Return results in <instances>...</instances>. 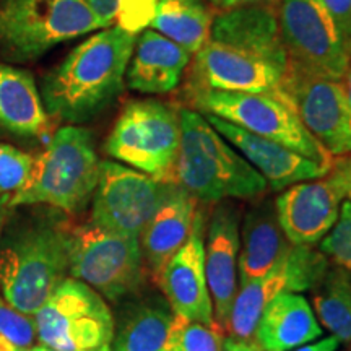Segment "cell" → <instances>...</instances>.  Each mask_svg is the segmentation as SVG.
<instances>
[{"instance_id":"1","label":"cell","mask_w":351,"mask_h":351,"mask_svg":"<svg viewBox=\"0 0 351 351\" xmlns=\"http://www.w3.org/2000/svg\"><path fill=\"white\" fill-rule=\"evenodd\" d=\"M137 34L108 26L78 44L46 73L41 98L49 116L70 125L91 121L122 93Z\"/></svg>"},{"instance_id":"2","label":"cell","mask_w":351,"mask_h":351,"mask_svg":"<svg viewBox=\"0 0 351 351\" xmlns=\"http://www.w3.org/2000/svg\"><path fill=\"white\" fill-rule=\"evenodd\" d=\"M181 147L176 163V184L205 204L228 199H256L267 181L207 117L192 109L179 111Z\"/></svg>"},{"instance_id":"3","label":"cell","mask_w":351,"mask_h":351,"mask_svg":"<svg viewBox=\"0 0 351 351\" xmlns=\"http://www.w3.org/2000/svg\"><path fill=\"white\" fill-rule=\"evenodd\" d=\"M99 168L90 132L78 125H65L34 160L28 186L7 207L49 205L67 213L80 212L95 194Z\"/></svg>"},{"instance_id":"4","label":"cell","mask_w":351,"mask_h":351,"mask_svg":"<svg viewBox=\"0 0 351 351\" xmlns=\"http://www.w3.org/2000/svg\"><path fill=\"white\" fill-rule=\"evenodd\" d=\"M67 270L69 230L32 226L0 251V291L8 304L33 317Z\"/></svg>"},{"instance_id":"5","label":"cell","mask_w":351,"mask_h":351,"mask_svg":"<svg viewBox=\"0 0 351 351\" xmlns=\"http://www.w3.org/2000/svg\"><path fill=\"white\" fill-rule=\"evenodd\" d=\"M99 28L83 0H0V56L8 60H34Z\"/></svg>"},{"instance_id":"6","label":"cell","mask_w":351,"mask_h":351,"mask_svg":"<svg viewBox=\"0 0 351 351\" xmlns=\"http://www.w3.org/2000/svg\"><path fill=\"white\" fill-rule=\"evenodd\" d=\"M181 147L179 112L155 99L130 101L117 117L104 150L119 163L165 184L176 182Z\"/></svg>"},{"instance_id":"7","label":"cell","mask_w":351,"mask_h":351,"mask_svg":"<svg viewBox=\"0 0 351 351\" xmlns=\"http://www.w3.org/2000/svg\"><path fill=\"white\" fill-rule=\"evenodd\" d=\"M36 337L57 351H109L112 313L99 293L77 278H64L33 315Z\"/></svg>"},{"instance_id":"8","label":"cell","mask_w":351,"mask_h":351,"mask_svg":"<svg viewBox=\"0 0 351 351\" xmlns=\"http://www.w3.org/2000/svg\"><path fill=\"white\" fill-rule=\"evenodd\" d=\"M197 106L258 137L274 140L300 155L332 166L333 155L302 124L291 99L271 95L197 91Z\"/></svg>"},{"instance_id":"9","label":"cell","mask_w":351,"mask_h":351,"mask_svg":"<svg viewBox=\"0 0 351 351\" xmlns=\"http://www.w3.org/2000/svg\"><path fill=\"white\" fill-rule=\"evenodd\" d=\"M69 270L101 296L121 300L137 291L143 282L140 239L116 234L93 223L69 230Z\"/></svg>"},{"instance_id":"10","label":"cell","mask_w":351,"mask_h":351,"mask_svg":"<svg viewBox=\"0 0 351 351\" xmlns=\"http://www.w3.org/2000/svg\"><path fill=\"white\" fill-rule=\"evenodd\" d=\"M166 189L168 184L119 161H101L91 223L116 234L140 239Z\"/></svg>"},{"instance_id":"11","label":"cell","mask_w":351,"mask_h":351,"mask_svg":"<svg viewBox=\"0 0 351 351\" xmlns=\"http://www.w3.org/2000/svg\"><path fill=\"white\" fill-rule=\"evenodd\" d=\"M278 23L289 64L333 80L345 77L351 57L320 0H282Z\"/></svg>"},{"instance_id":"12","label":"cell","mask_w":351,"mask_h":351,"mask_svg":"<svg viewBox=\"0 0 351 351\" xmlns=\"http://www.w3.org/2000/svg\"><path fill=\"white\" fill-rule=\"evenodd\" d=\"M327 269L328 258L322 252L311 245L291 244L269 274L239 288L226 330L234 339H252L263 309L276 296L282 293L309 291L319 283Z\"/></svg>"},{"instance_id":"13","label":"cell","mask_w":351,"mask_h":351,"mask_svg":"<svg viewBox=\"0 0 351 351\" xmlns=\"http://www.w3.org/2000/svg\"><path fill=\"white\" fill-rule=\"evenodd\" d=\"M287 77L288 72L275 65L212 39L195 52L192 70L195 91L271 95L291 99Z\"/></svg>"},{"instance_id":"14","label":"cell","mask_w":351,"mask_h":351,"mask_svg":"<svg viewBox=\"0 0 351 351\" xmlns=\"http://www.w3.org/2000/svg\"><path fill=\"white\" fill-rule=\"evenodd\" d=\"M288 93L302 124L333 156L350 152L346 101L341 80L306 72L289 64Z\"/></svg>"},{"instance_id":"15","label":"cell","mask_w":351,"mask_h":351,"mask_svg":"<svg viewBox=\"0 0 351 351\" xmlns=\"http://www.w3.org/2000/svg\"><path fill=\"white\" fill-rule=\"evenodd\" d=\"M289 186L275 202L280 228L295 245L320 243L340 217L345 192L337 176Z\"/></svg>"},{"instance_id":"16","label":"cell","mask_w":351,"mask_h":351,"mask_svg":"<svg viewBox=\"0 0 351 351\" xmlns=\"http://www.w3.org/2000/svg\"><path fill=\"white\" fill-rule=\"evenodd\" d=\"M205 219L197 208L194 228L186 244L166 263L158 285L174 314L204 326H218L205 275ZM219 327V326H218Z\"/></svg>"},{"instance_id":"17","label":"cell","mask_w":351,"mask_h":351,"mask_svg":"<svg viewBox=\"0 0 351 351\" xmlns=\"http://www.w3.org/2000/svg\"><path fill=\"white\" fill-rule=\"evenodd\" d=\"M205 117L210 125L254 166L271 191L278 192L293 184L326 178L332 171V166L302 156L274 140L258 137L213 114H205Z\"/></svg>"},{"instance_id":"18","label":"cell","mask_w":351,"mask_h":351,"mask_svg":"<svg viewBox=\"0 0 351 351\" xmlns=\"http://www.w3.org/2000/svg\"><path fill=\"white\" fill-rule=\"evenodd\" d=\"M239 210L230 202L215 207L205 243V275L213 302L215 320L226 330L231 307L239 291Z\"/></svg>"},{"instance_id":"19","label":"cell","mask_w":351,"mask_h":351,"mask_svg":"<svg viewBox=\"0 0 351 351\" xmlns=\"http://www.w3.org/2000/svg\"><path fill=\"white\" fill-rule=\"evenodd\" d=\"M210 39L265 60L283 72L289 70L275 3H257L219 13L212 21Z\"/></svg>"},{"instance_id":"20","label":"cell","mask_w":351,"mask_h":351,"mask_svg":"<svg viewBox=\"0 0 351 351\" xmlns=\"http://www.w3.org/2000/svg\"><path fill=\"white\" fill-rule=\"evenodd\" d=\"M197 199L179 184H168L160 207L140 236V247L158 282L161 271L186 244L194 228Z\"/></svg>"},{"instance_id":"21","label":"cell","mask_w":351,"mask_h":351,"mask_svg":"<svg viewBox=\"0 0 351 351\" xmlns=\"http://www.w3.org/2000/svg\"><path fill=\"white\" fill-rule=\"evenodd\" d=\"M191 56L155 29H145L135 41L127 67V86L145 95L171 93L181 82Z\"/></svg>"},{"instance_id":"22","label":"cell","mask_w":351,"mask_h":351,"mask_svg":"<svg viewBox=\"0 0 351 351\" xmlns=\"http://www.w3.org/2000/svg\"><path fill=\"white\" fill-rule=\"evenodd\" d=\"M322 333L309 301L300 293H282L263 309L252 339L262 351H293Z\"/></svg>"},{"instance_id":"23","label":"cell","mask_w":351,"mask_h":351,"mask_svg":"<svg viewBox=\"0 0 351 351\" xmlns=\"http://www.w3.org/2000/svg\"><path fill=\"white\" fill-rule=\"evenodd\" d=\"M241 236L238 282L239 288H243L269 274L291 247V243L280 228L275 208L269 202L249 210Z\"/></svg>"},{"instance_id":"24","label":"cell","mask_w":351,"mask_h":351,"mask_svg":"<svg viewBox=\"0 0 351 351\" xmlns=\"http://www.w3.org/2000/svg\"><path fill=\"white\" fill-rule=\"evenodd\" d=\"M0 127L20 137H43L51 127L34 77L7 64H0Z\"/></svg>"},{"instance_id":"25","label":"cell","mask_w":351,"mask_h":351,"mask_svg":"<svg viewBox=\"0 0 351 351\" xmlns=\"http://www.w3.org/2000/svg\"><path fill=\"white\" fill-rule=\"evenodd\" d=\"M173 319V309L165 302L132 307L114 328L109 351H166Z\"/></svg>"},{"instance_id":"26","label":"cell","mask_w":351,"mask_h":351,"mask_svg":"<svg viewBox=\"0 0 351 351\" xmlns=\"http://www.w3.org/2000/svg\"><path fill=\"white\" fill-rule=\"evenodd\" d=\"M212 16L200 0H158L150 26L191 54L210 39Z\"/></svg>"},{"instance_id":"27","label":"cell","mask_w":351,"mask_h":351,"mask_svg":"<svg viewBox=\"0 0 351 351\" xmlns=\"http://www.w3.org/2000/svg\"><path fill=\"white\" fill-rule=\"evenodd\" d=\"M314 289V309L319 322L339 341H351V275L330 267Z\"/></svg>"},{"instance_id":"28","label":"cell","mask_w":351,"mask_h":351,"mask_svg":"<svg viewBox=\"0 0 351 351\" xmlns=\"http://www.w3.org/2000/svg\"><path fill=\"white\" fill-rule=\"evenodd\" d=\"M223 328L174 314L166 351H223Z\"/></svg>"},{"instance_id":"29","label":"cell","mask_w":351,"mask_h":351,"mask_svg":"<svg viewBox=\"0 0 351 351\" xmlns=\"http://www.w3.org/2000/svg\"><path fill=\"white\" fill-rule=\"evenodd\" d=\"M34 158L13 145L0 143V197L8 205L28 186L34 169Z\"/></svg>"},{"instance_id":"30","label":"cell","mask_w":351,"mask_h":351,"mask_svg":"<svg viewBox=\"0 0 351 351\" xmlns=\"http://www.w3.org/2000/svg\"><path fill=\"white\" fill-rule=\"evenodd\" d=\"M320 252L351 275V202L343 200L332 231L320 241Z\"/></svg>"},{"instance_id":"31","label":"cell","mask_w":351,"mask_h":351,"mask_svg":"<svg viewBox=\"0 0 351 351\" xmlns=\"http://www.w3.org/2000/svg\"><path fill=\"white\" fill-rule=\"evenodd\" d=\"M0 339L16 348H28L36 340V327L32 315L20 313L3 296H0Z\"/></svg>"},{"instance_id":"32","label":"cell","mask_w":351,"mask_h":351,"mask_svg":"<svg viewBox=\"0 0 351 351\" xmlns=\"http://www.w3.org/2000/svg\"><path fill=\"white\" fill-rule=\"evenodd\" d=\"M158 0H122L117 13V26L137 34L152 23Z\"/></svg>"},{"instance_id":"33","label":"cell","mask_w":351,"mask_h":351,"mask_svg":"<svg viewBox=\"0 0 351 351\" xmlns=\"http://www.w3.org/2000/svg\"><path fill=\"white\" fill-rule=\"evenodd\" d=\"M340 34L346 54L351 57V0H320Z\"/></svg>"},{"instance_id":"34","label":"cell","mask_w":351,"mask_h":351,"mask_svg":"<svg viewBox=\"0 0 351 351\" xmlns=\"http://www.w3.org/2000/svg\"><path fill=\"white\" fill-rule=\"evenodd\" d=\"M83 2L98 16L103 28H108L116 21L122 0H83Z\"/></svg>"},{"instance_id":"35","label":"cell","mask_w":351,"mask_h":351,"mask_svg":"<svg viewBox=\"0 0 351 351\" xmlns=\"http://www.w3.org/2000/svg\"><path fill=\"white\" fill-rule=\"evenodd\" d=\"M332 173L339 179L340 186L345 192V199L351 202V156L333 165Z\"/></svg>"},{"instance_id":"36","label":"cell","mask_w":351,"mask_h":351,"mask_svg":"<svg viewBox=\"0 0 351 351\" xmlns=\"http://www.w3.org/2000/svg\"><path fill=\"white\" fill-rule=\"evenodd\" d=\"M341 83H343L346 101V135H348V145L351 152V62L348 70H346L345 77L341 78Z\"/></svg>"},{"instance_id":"37","label":"cell","mask_w":351,"mask_h":351,"mask_svg":"<svg viewBox=\"0 0 351 351\" xmlns=\"http://www.w3.org/2000/svg\"><path fill=\"white\" fill-rule=\"evenodd\" d=\"M339 345L340 341L337 340L335 337H327V339L314 341V343L302 345L300 348H295L293 351H337Z\"/></svg>"},{"instance_id":"38","label":"cell","mask_w":351,"mask_h":351,"mask_svg":"<svg viewBox=\"0 0 351 351\" xmlns=\"http://www.w3.org/2000/svg\"><path fill=\"white\" fill-rule=\"evenodd\" d=\"M223 351H262L256 343L249 340H239L234 337H228L223 341Z\"/></svg>"},{"instance_id":"39","label":"cell","mask_w":351,"mask_h":351,"mask_svg":"<svg viewBox=\"0 0 351 351\" xmlns=\"http://www.w3.org/2000/svg\"><path fill=\"white\" fill-rule=\"evenodd\" d=\"M212 2L221 10H230V8L257 5V3H275L276 0H212Z\"/></svg>"},{"instance_id":"40","label":"cell","mask_w":351,"mask_h":351,"mask_svg":"<svg viewBox=\"0 0 351 351\" xmlns=\"http://www.w3.org/2000/svg\"><path fill=\"white\" fill-rule=\"evenodd\" d=\"M19 351H57V350H52L49 346L46 345H38V346H28V348H20Z\"/></svg>"},{"instance_id":"41","label":"cell","mask_w":351,"mask_h":351,"mask_svg":"<svg viewBox=\"0 0 351 351\" xmlns=\"http://www.w3.org/2000/svg\"><path fill=\"white\" fill-rule=\"evenodd\" d=\"M19 350H20V348H16L15 345L8 343V341L0 339V351H19Z\"/></svg>"},{"instance_id":"42","label":"cell","mask_w":351,"mask_h":351,"mask_svg":"<svg viewBox=\"0 0 351 351\" xmlns=\"http://www.w3.org/2000/svg\"><path fill=\"white\" fill-rule=\"evenodd\" d=\"M2 226H3V207L2 204H0V231H2Z\"/></svg>"}]
</instances>
